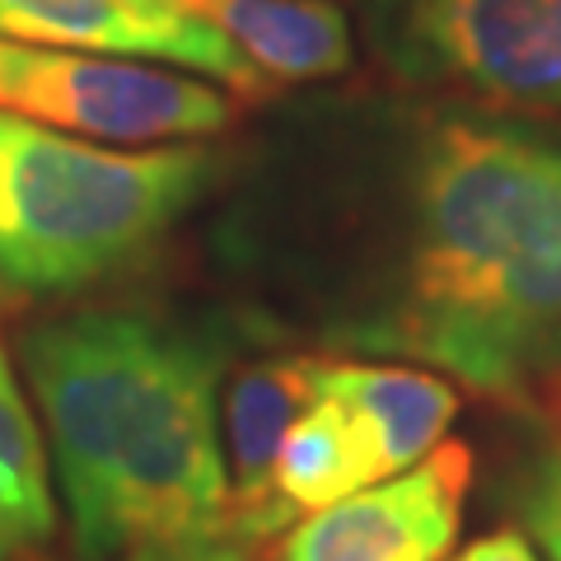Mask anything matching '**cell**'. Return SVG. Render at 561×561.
<instances>
[{
  "label": "cell",
  "instance_id": "obj_1",
  "mask_svg": "<svg viewBox=\"0 0 561 561\" xmlns=\"http://www.w3.org/2000/svg\"><path fill=\"white\" fill-rule=\"evenodd\" d=\"M346 346L511 408L561 398V146L511 117L435 113L402 173L393 272Z\"/></svg>",
  "mask_w": 561,
  "mask_h": 561
},
{
  "label": "cell",
  "instance_id": "obj_2",
  "mask_svg": "<svg viewBox=\"0 0 561 561\" xmlns=\"http://www.w3.org/2000/svg\"><path fill=\"white\" fill-rule=\"evenodd\" d=\"M14 351L80 561L230 524L216 328L90 305L28 323Z\"/></svg>",
  "mask_w": 561,
  "mask_h": 561
},
{
  "label": "cell",
  "instance_id": "obj_3",
  "mask_svg": "<svg viewBox=\"0 0 561 561\" xmlns=\"http://www.w3.org/2000/svg\"><path fill=\"white\" fill-rule=\"evenodd\" d=\"M216 146L113 150L0 113V290L70 300L140 267L220 183Z\"/></svg>",
  "mask_w": 561,
  "mask_h": 561
},
{
  "label": "cell",
  "instance_id": "obj_4",
  "mask_svg": "<svg viewBox=\"0 0 561 561\" xmlns=\"http://www.w3.org/2000/svg\"><path fill=\"white\" fill-rule=\"evenodd\" d=\"M360 28L408 84L561 113V0H360Z\"/></svg>",
  "mask_w": 561,
  "mask_h": 561
},
{
  "label": "cell",
  "instance_id": "obj_5",
  "mask_svg": "<svg viewBox=\"0 0 561 561\" xmlns=\"http://www.w3.org/2000/svg\"><path fill=\"white\" fill-rule=\"evenodd\" d=\"M0 113L99 146H187L234 127L239 103L179 66L0 38Z\"/></svg>",
  "mask_w": 561,
  "mask_h": 561
},
{
  "label": "cell",
  "instance_id": "obj_6",
  "mask_svg": "<svg viewBox=\"0 0 561 561\" xmlns=\"http://www.w3.org/2000/svg\"><path fill=\"white\" fill-rule=\"evenodd\" d=\"M472 486V449L449 440L421 463L295 519L267 561H454Z\"/></svg>",
  "mask_w": 561,
  "mask_h": 561
},
{
  "label": "cell",
  "instance_id": "obj_7",
  "mask_svg": "<svg viewBox=\"0 0 561 561\" xmlns=\"http://www.w3.org/2000/svg\"><path fill=\"white\" fill-rule=\"evenodd\" d=\"M0 38L197 70L243 103L272 94L239 47L183 0H0Z\"/></svg>",
  "mask_w": 561,
  "mask_h": 561
},
{
  "label": "cell",
  "instance_id": "obj_8",
  "mask_svg": "<svg viewBox=\"0 0 561 561\" xmlns=\"http://www.w3.org/2000/svg\"><path fill=\"white\" fill-rule=\"evenodd\" d=\"M323 356H272L253 360L234 375L220 412V449L225 478H230V524L239 538L272 542L286 534V519L276 511L272 478L276 454L286 445L290 426L309 412L319 393Z\"/></svg>",
  "mask_w": 561,
  "mask_h": 561
},
{
  "label": "cell",
  "instance_id": "obj_9",
  "mask_svg": "<svg viewBox=\"0 0 561 561\" xmlns=\"http://www.w3.org/2000/svg\"><path fill=\"white\" fill-rule=\"evenodd\" d=\"M216 24L267 84H313L342 76L356 57L351 24L332 0H183Z\"/></svg>",
  "mask_w": 561,
  "mask_h": 561
},
{
  "label": "cell",
  "instance_id": "obj_10",
  "mask_svg": "<svg viewBox=\"0 0 561 561\" xmlns=\"http://www.w3.org/2000/svg\"><path fill=\"white\" fill-rule=\"evenodd\" d=\"M319 393H332L356 412L379 440L389 472L421 463L445 445V431L459 416V393L426 365L408 360H323Z\"/></svg>",
  "mask_w": 561,
  "mask_h": 561
},
{
  "label": "cell",
  "instance_id": "obj_11",
  "mask_svg": "<svg viewBox=\"0 0 561 561\" xmlns=\"http://www.w3.org/2000/svg\"><path fill=\"white\" fill-rule=\"evenodd\" d=\"M383 478H393V472L370 426L332 393H313L309 412L290 426L286 445L276 454L272 496L290 529L295 519L328 511V505L356 496Z\"/></svg>",
  "mask_w": 561,
  "mask_h": 561
},
{
  "label": "cell",
  "instance_id": "obj_12",
  "mask_svg": "<svg viewBox=\"0 0 561 561\" xmlns=\"http://www.w3.org/2000/svg\"><path fill=\"white\" fill-rule=\"evenodd\" d=\"M57 534V491L20 370L0 337V561L43 552Z\"/></svg>",
  "mask_w": 561,
  "mask_h": 561
},
{
  "label": "cell",
  "instance_id": "obj_13",
  "mask_svg": "<svg viewBox=\"0 0 561 561\" xmlns=\"http://www.w3.org/2000/svg\"><path fill=\"white\" fill-rule=\"evenodd\" d=\"M519 519L542 561H561V445H542L519 478Z\"/></svg>",
  "mask_w": 561,
  "mask_h": 561
},
{
  "label": "cell",
  "instance_id": "obj_14",
  "mask_svg": "<svg viewBox=\"0 0 561 561\" xmlns=\"http://www.w3.org/2000/svg\"><path fill=\"white\" fill-rule=\"evenodd\" d=\"M113 561H253V542L239 538L230 524L220 529H197V534H169L136 542Z\"/></svg>",
  "mask_w": 561,
  "mask_h": 561
},
{
  "label": "cell",
  "instance_id": "obj_15",
  "mask_svg": "<svg viewBox=\"0 0 561 561\" xmlns=\"http://www.w3.org/2000/svg\"><path fill=\"white\" fill-rule=\"evenodd\" d=\"M454 561H542V552L534 548L529 534H515V529H496L454 557Z\"/></svg>",
  "mask_w": 561,
  "mask_h": 561
}]
</instances>
